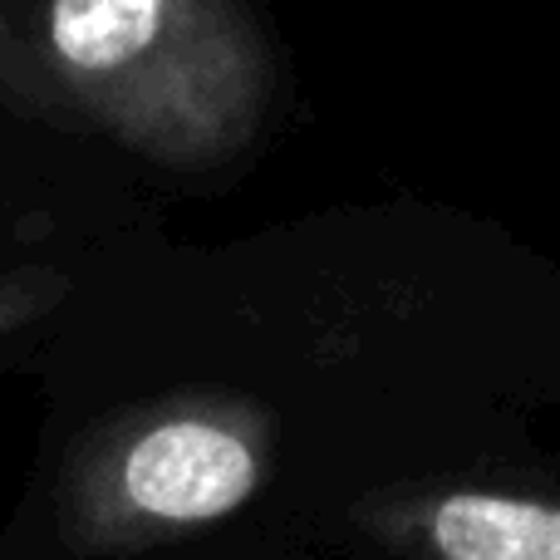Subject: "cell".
Segmentation results:
<instances>
[{
  "mask_svg": "<svg viewBox=\"0 0 560 560\" xmlns=\"http://www.w3.org/2000/svg\"><path fill=\"white\" fill-rule=\"evenodd\" d=\"M30 35L74 124L177 173L242 158L276 94L271 39L236 0H55Z\"/></svg>",
  "mask_w": 560,
  "mask_h": 560,
  "instance_id": "6da1fadb",
  "label": "cell"
},
{
  "mask_svg": "<svg viewBox=\"0 0 560 560\" xmlns=\"http://www.w3.org/2000/svg\"><path fill=\"white\" fill-rule=\"evenodd\" d=\"M271 472V418L242 394H163L94 423L65 457L59 532L74 551H148L242 512Z\"/></svg>",
  "mask_w": 560,
  "mask_h": 560,
  "instance_id": "7a4b0ae2",
  "label": "cell"
},
{
  "mask_svg": "<svg viewBox=\"0 0 560 560\" xmlns=\"http://www.w3.org/2000/svg\"><path fill=\"white\" fill-rule=\"evenodd\" d=\"M374 536L413 560H560V502L516 492H418L374 506Z\"/></svg>",
  "mask_w": 560,
  "mask_h": 560,
  "instance_id": "3957f363",
  "label": "cell"
},
{
  "mask_svg": "<svg viewBox=\"0 0 560 560\" xmlns=\"http://www.w3.org/2000/svg\"><path fill=\"white\" fill-rule=\"evenodd\" d=\"M0 104L25 118H39V124L74 128L65 94L55 89V74H49L45 55H39L35 35H30V20H20L5 5H0Z\"/></svg>",
  "mask_w": 560,
  "mask_h": 560,
  "instance_id": "277c9868",
  "label": "cell"
},
{
  "mask_svg": "<svg viewBox=\"0 0 560 560\" xmlns=\"http://www.w3.org/2000/svg\"><path fill=\"white\" fill-rule=\"evenodd\" d=\"M65 290L69 280L55 266H10V271H0V339L45 319L65 300Z\"/></svg>",
  "mask_w": 560,
  "mask_h": 560,
  "instance_id": "5b68a950",
  "label": "cell"
}]
</instances>
